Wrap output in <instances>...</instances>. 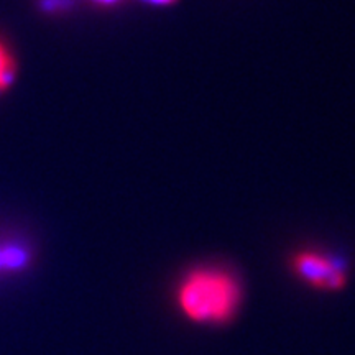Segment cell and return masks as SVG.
I'll return each mask as SVG.
<instances>
[{
    "mask_svg": "<svg viewBox=\"0 0 355 355\" xmlns=\"http://www.w3.org/2000/svg\"><path fill=\"white\" fill-rule=\"evenodd\" d=\"M92 2L97 3V6L109 7V6H115V3H119V2H121V0H92Z\"/></svg>",
    "mask_w": 355,
    "mask_h": 355,
    "instance_id": "5b68a950",
    "label": "cell"
},
{
    "mask_svg": "<svg viewBox=\"0 0 355 355\" xmlns=\"http://www.w3.org/2000/svg\"><path fill=\"white\" fill-rule=\"evenodd\" d=\"M17 71H19V64H17L15 55L8 48V44L0 40V96L6 94L13 86L17 79Z\"/></svg>",
    "mask_w": 355,
    "mask_h": 355,
    "instance_id": "3957f363",
    "label": "cell"
},
{
    "mask_svg": "<svg viewBox=\"0 0 355 355\" xmlns=\"http://www.w3.org/2000/svg\"><path fill=\"white\" fill-rule=\"evenodd\" d=\"M291 272L319 291H340L349 279L347 265L343 260L318 250H301L293 255Z\"/></svg>",
    "mask_w": 355,
    "mask_h": 355,
    "instance_id": "7a4b0ae2",
    "label": "cell"
},
{
    "mask_svg": "<svg viewBox=\"0 0 355 355\" xmlns=\"http://www.w3.org/2000/svg\"><path fill=\"white\" fill-rule=\"evenodd\" d=\"M175 296L178 309L188 321L201 326H224L239 313L242 285L222 266H198L181 278Z\"/></svg>",
    "mask_w": 355,
    "mask_h": 355,
    "instance_id": "6da1fadb",
    "label": "cell"
},
{
    "mask_svg": "<svg viewBox=\"0 0 355 355\" xmlns=\"http://www.w3.org/2000/svg\"><path fill=\"white\" fill-rule=\"evenodd\" d=\"M144 2L153 3V6H171V3H175L176 0H144Z\"/></svg>",
    "mask_w": 355,
    "mask_h": 355,
    "instance_id": "277c9868",
    "label": "cell"
}]
</instances>
